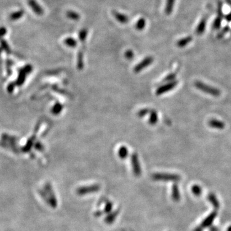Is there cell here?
<instances>
[{"instance_id":"1","label":"cell","mask_w":231,"mask_h":231,"mask_svg":"<svg viewBox=\"0 0 231 231\" xmlns=\"http://www.w3.org/2000/svg\"><path fill=\"white\" fill-rule=\"evenodd\" d=\"M152 178L155 181L177 182L181 179V177L180 176H178L175 174L155 173L152 175Z\"/></svg>"},{"instance_id":"12","label":"cell","mask_w":231,"mask_h":231,"mask_svg":"<svg viewBox=\"0 0 231 231\" xmlns=\"http://www.w3.org/2000/svg\"><path fill=\"white\" fill-rule=\"evenodd\" d=\"M209 126H211V127L218 129H223L225 127L224 123L216 120H211L209 122Z\"/></svg>"},{"instance_id":"19","label":"cell","mask_w":231,"mask_h":231,"mask_svg":"<svg viewBox=\"0 0 231 231\" xmlns=\"http://www.w3.org/2000/svg\"><path fill=\"white\" fill-rule=\"evenodd\" d=\"M77 66L79 70L83 69L84 67V60H83V53L82 51H80L78 54V58H77Z\"/></svg>"},{"instance_id":"20","label":"cell","mask_w":231,"mask_h":231,"mask_svg":"<svg viewBox=\"0 0 231 231\" xmlns=\"http://www.w3.org/2000/svg\"><path fill=\"white\" fill-rule=\"evenodd\" d=\"M67 16H68L70 19H73V20H75V21H77L80 18V14L73 11H68V12H67Z\"/></svg>"},{"instance_id":"27","label":"cell","mask_w":231,"mask_h":231,"mask_svg":"<svg viewBox=\"0 0 231 231\" xmlns=\"http://www.w3.org/2000/svg\"><path fill=\"white\" fill-rule=\"evenodd\" d=\"M112 209H113V204H112L111 202H108L106 203L105 208H104V212L106 213H109L111 211Z\"/></svg>"},{"instance_id":"26","label":"cell","mask_w":231,"mask_h":231,"mask_svg":"<svg viewBox=\"0 0 231 231\" xmlns=\"http://www.w3.org/2000/svg\"><path fill=\"white\" fill-rule=\"evenodd\" d=\"M174 3V0H168L167 6H166V12L169 14L171 12L173 8V5Z\"/></svg>"},{"instance_id":"29","label":"cell","mask_w":231,"mask_h":231,"mask_svg":"<svg viewBox=\"0 0 231 231\" xmlns=\"http://www.w3.org/2000/svg\"><path fill=\"white\" fill-rule=\"evenodd\" d=\"M133 52L132 51V50H127L126 51V53L125 54V57L126 58L128 59H131L133 58Z\"/></svg>"},{"instance_id":"14","label":"cell","mask_w":231,"mask_h":231,"mask_svg":"<svg viewBox=\"0 0 231 231\" xmlns=\"http://www.w3.org/2000/svg\"><path fill=\"white\" fill-rule=\"evenodd\" d=\"M129 150L125 146H121L118 150V155L121 159H125L128 156Z\"/></svg>"},{"instance_id":"6","label":"cell","mask_w":231,"mask_h":231,"mask_svg":"<svg viewBox=\"0 0 231 231\" xmlns=\"http://www.w3.org/2000/svg\"><path fill=\"white\" fill-rule=\"evenodd\" d=\"M177 82L175 81V82H171L166 85H164L159 87L157 89V91H156V94L161 95L164 93H166V92L171 91V89H173L177 86Z\"/></svg>"},{"instance_id":"10","label":"cell","mask_w":231,"mask_h":231,"mask_svg":"<svg viewBox=\"0 0 231 231\" xmlns=\"http://www.w3.org/2000/svg\"><path fill=\"white\" fill-rule=\"evenodd\" d=\"M171 197H172L173 200L176 202H178V200L181 198V195L180 191L178 189V187L176 184H173L172 186V191H171Z\"/></svg>"},{"instance_id":"34","label":"cell","mask_w":231,"mask_h":231,"mask_svg":"<svg viewBox=\"0 0 231 231\" xmlns=\"http://www.w3.org/2000/svg\"><path fill=\"white\" fill-rule=\"evenodd\" d=\"M103 214V213L102 212H100V211H97V212H96L95 214H94V215L96 216V217H100V216L102 215Z\"/></svg>"},{"instance_id":"28","label":"cell","mask_w":231,"mask_h":231,"mask_svg":"<svg viewBox=\"0 0 231 231\" xmlns=\"http://www.w3.org/2000/svg\"><path fill=\"white\" fill-rule=\"evenodd\" d=\"M189 42V38H187V39H182L180 41H178L177 44L179 47H182L184 45H185L186 44L188 43Z\"/></svg>"},{"instance_id":"30","label":"cell","mask_w":231,"mask_h":231,"mask_svg":"<svg viewBox=\"0 0 231 231\" xmlns=\"http://www.w3.org/2000/svg\"><path fill=\"white\" fill-rule=\"evenodd\" d=\"M175 78V74H170L168 76L166 77L165 81L168 82H172V80H173Z\"/></svg>"},{"instance_id":"2","label":"cell","mask_w":231,"mask_h":231,"mask_svg":"<svg viewBox=\"0 0 231 231\" xmlns=\"http://www.w3.org/2000/svg\"><path fill=\"white\" fill-rule=\"evenodd\" d=\"M195 86L197 87V89H200V90L206 93L211 94L213 96H218L220 95V91L218 89L205 85L202 82H196Z\"/></svg>"},{"instance_id":"11","label":"cell","mask_w":231,"mask_h":231,"mask_svg":"<svg viewBox=\"0 0 231 231\" xmlns=\"http://www.w3.org/2000/svg\"><path fill=\"white\" fill-rule=\"evenodd\" d=\"M207 199L209 200V202L213 205V206L215 209H218L220 207V203L218 202V200L217 197H216L213 193H209V194L208 195Z\"/></svg>"},{"instance_id":"35","label":"cell","mask_w":231,"mask_h":231,"mask_svg":"<svg viewBox=\"0 0 231 231\" xmlns=\"http://www.w3.org/2000/svg\"><path fill=\"white\" fill-rule=\"evenodd\" d=\"M227 231H231V226H230V227L227 229Z\"/></svg>"},{"instance_id":"18","label":"cell","mask_w":231,"mask_h":231,"mask_svg":"<svg viewBox=\"0 0 231 231\" xmlns=\"http://www.w3.org/2000/svg\"><path fill=\"white\" fill-rule=\"evenodd\" d=\"M146 26V21L144 18H140L136 24V28L138 30H142Z\"/></svg>"},{"instance_id":"16","label":"cell","mask_w":231,"mask_h":231,"mask_svg":"<svg viewBox=\"0 0 231 231\" xmlns=\"http://www.w3.org/2000/svg\"><path fill=\"white\" fill-rule=\"evenodd\" d=\"M64 42L66 46L70 48H75L77 45V42L76 41V40L74 39L73 38H71V37L66 39Z\"/></svg>"},{"instance_id":"17","label":"cell","mask_w":231,"mask_h":231,"mask_svg":"<svg viewBox=\"0 0 231 231\" xmlns=\"http://www.w3.org/2000/svg\"><path fill=\"white\" fill-rule=\"evenodd\" d=\"M158 121V116L155 111H150V116L149 118V123L151 125H155Z\"/></svg>"},{"instance_id":"3","label":"cell","mask_w":231,"mask_h":231,"mask_svg":"<svg viewBox=\"0 0 231 231\" xmlns=\"http://www.w3.org/2000/svg\"><path fill=\"white\" fill-rule=\"evenodd\" d=\"M153 61V57H146L140 63H139L138 64H137L135 66V68H134V69H133L134 72L136 73H139L141 71H142L143 70L145 69L147 66L152 64Z\"/></svg>"},{"instance_id":"13","label":"cell","mask_w":231,"mask_h":231,"mask_svg":"<svg viewBox=\"0 0 231 231\" xmlns=\"http://www.w3.org/2000/svg\"><path fill=\"white\" fill-rule=\"evenodd\" d=\"M25 12L23 10H19L18 11L14 12L10 15V19L12 21H16L19 19L23 16Z\"/></svg>"},{"instance_id":"5","label":"cell","mask_w":231,"mask_h":231,"mask_svg":"<svg viewBox=\"0 0 231 231\" xmlns=\"http://www.w3.org/2000/svg\"><path fill=\"white\" fill-rule=\"evenodd\" d=\"M131 163L133 168V172L136 176H139L141 173V169L139 165V161L138 159L137 155L134 153L131 157Z\"/></svg>"},{"instance_id":"4","label":"cell","mask_w":231,"mask_h":231,"mask_svg":"<svg viewBox=\"0 0 231 231\" xmlns=\"http://www.w3.org/2000/svg\"><path fill=\"white\" fill-rule=\"evenodd\" d=\"M100 188V186L98 184H94L89 186H84V187H80L77 189V193L78 195H85L87 193H94L96 191H98Z\"/></svg>"},{"instance_id":"24","label":"cell","mask_w":231,"mask_h":231,"mask_svg":"<svg viewBox=\"0 0 231 231\" xmlns=\"http://www.w3.org/2000/svg\"><path fill=\"white\" fill-rule=\"evenodd\" d=\"M0 43H1V47L3 48L4 50H5L6 52L7 53H10V49L8 45V44L6 42V41L1 39H0Z\"/></svg>"},{"instance_id":"9","label":"cell","mask_w":231,"mask_h":231,"mask_svg":"<svg viewBox=\"0 0 231 231\" xmlns=\"http://www.w3.org/2000/svg\"><path fill=\"white\" fill-rule=\"evenodd\" d=\"M113 15H114V18L116 19V20L120 22V23H123V24L127 23L129 21V18L126 16V15L123 14L121 13H120V12H116V11H114Z\"/></svg>"},{"instance_id":"32","label":"cell","mask_w":231,"mask_h":231,"mask_svg":"<svg viewBox=\"0 0 231 231\" xmlns=\"http://www.w3.org/2000/svg\"><path fill=\"white\" fill-rule=\"evenodd\" d=\"M209 231H219V229L216 226H211L209 229Z\"/></svg>"},{"instance_id":"25","label":"cell","mask_w":231,"mask_h":231,"mask_svg":"<svg viewBox=\"0 0 231 231\" xmlns=\"http://www.w3.org/2000/svg\"><path fill=\"white\" fill-rule=\"evenodd\" d=\"M150 110L148 109H143L140 110L138 113H137V116L139 117H143V116H146L147 114H148L149 113H150Z\"/></svg>"},{"instance_id":"21","label":"cell","mask_w":231,"mask_h":231,"mask_svg":"<svg viewBox=\"0 0 231 231\" xmlns=\"http://www.w3.org/2000/svg\"><path fill=\"white\" fill-rule=\"evenodd\" d=\"M191 190H192V192H193V194H194L197 197L200 196L201 194H202V188H201L200 186H199L198 185H193L192 188H191Z\"/></svg>"},{"instance_id":"22","label":"cell","mask_w":231,"mask_h":231,"mask_svg":"<svg viewBox=\"0 0 231 231\" xmlns=\"http://www.w3.org/2000/svg\"><path fill=\"white\" fill-rule=\"evenodd\" d=\"M63 109V106L61 105V103H56L55 105L54 106L53 109H52V113L54 114H60L61 112Z\"/></svg>"},{"instance_id":"23","label":"cell","mask_w":231,"mask_h":231,"mask_svg":"<svg viewBox=\"0 0 231 231\" xmlns=\"http://www.w3.org/2000/svg\"><path fill=\"white\" fill-rule=\"evenodd\" d=\"M87 34H88V30L87 29L84 28V29L81 30L80 32H79V39L81 41V42L85 41Z\"/></svg>"},{"instance_id":"31","label":"cell","mask_w":231,"mask_h":231,"mask_svg":"<svg viewBox=\"0 0 231 231\" xmlns=\"http://www.w3.org/2000/svg\"><path fill=\"white\" fill-rule=\"evenodd\" d=\"M7 32L6 28L5 27H1L0 28V39L2 38V37L4 36Z\"/></svg>"},{"instance_id":"15","label":"cell","mask_w":231,"mask_h":231,"mask_svg":"<svg viewBox=\"0 0 231 231\" xmlns=\"http://www.w3.org/2000/svg\"><path fill=\"white\" fill-rule=\"evenodd\" d=\"M118 213H119V210H116L114 212L109 214L107 216V217L105 218L106 222L107 223H113L114 221V220L116 219V217H117V215Z\"/></svg>"},{"instance_id":"8","label":"cell","mask_w":231,"mask_h":231,"mask_svg":"<svg viewBox=\"0 0 231 231\" xmlns=\"http://www.w3.org/2000/svg\"><path fill=\"white\" fill-rule=\"evenodd\" d=\"M217 216V212H213L211 213L207 217H206L203 221L202 222V224H201V227L204 228V227H210L211 224L213 223L214 220L216 218Z\"/></svg>"},{"instance_id":"7","label":"cell","mask_w":231,"mask_h":231,"mask_svg":"<svg viewBox=\"0 0 231 231\" xmlns=\"http://www.w3.org/2000/svg\"><path fill=\"white\" fill-rule=\"evenodd\" d=\"M28 5L30 8L33 10V11L39 16L42 15L44 13V10L42 7L39 5V4L37 3L35 0H28Z\"/></svg>"},{"instance_id":"33","label":"cell","mask_w":231,"mask_h":231,"mask_svg":"<svg viewBox=\"0 0 231 231\" xmlns=\"http://www.w3.org/2000/svg\"><path fill=\"white\" fill-rule=\"evenodd\" d=\"M202 229H203V227L199 226V227H197L193 231H202Z\"/></svg>"}]
</instances>
